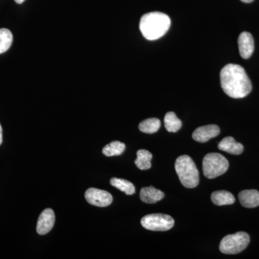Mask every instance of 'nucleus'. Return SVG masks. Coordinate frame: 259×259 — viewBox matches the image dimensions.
Listing matches in <instances>:
<instances>
[{
  "mask_svg": "<svg viewBox=\"0 0 259 259\" xmlns=\"http://www.w3.org/2000/svg\"><path fill=\"white\" fill-rule=\"evenodd\" d=\"M220 78L223 92L232 98H243L251 92L249 77L240 65H226L221 70Z\"/></svg>",
  "mask_w": 259,
  "mask_h": 259,
  "instance_id": "nucleus-1",
  "label": "nucleus"
},
{
  "mask_svg": "<svg viewBox=\"0 0 259 259\" xmlns=\"http://www.w3.org/2000/svg\"><path fill=\"white\" fill-rule=\"evenodd\" d=\"M171 26V20L168 15L160 12H152L143 15L139 28L145 38L155 40L168 32Z\"/></svg>",
  "mask_w": 259,
  "mask_h": 259,
  "instance_id": "nucleus-2",
  "label": "nucleus"
},
{
  "mask_svg": "<svg viewBox=\"0 0 259 259\" xmlns=\"http://www.w3.org/2000/svg\"><path fill=\"white\" fill-rule=\"evenodd\" d=\"M175 170L184 187L192 189L199 185V171L190 156L183 155L177 158Z\"/></svg>",
  "mask_w": 259,
  "mask_h": 259,
  "instance_id": "nucleus-3",
  "label": "nucleus"
},
{
  "mask_svg": "<svg viewBox=\"0 0 259 259\" xmlns=\"http://www.w3.org/2000/svg\"><path fill=\"white\" fill-rule=\"evenodd\" d=\"M229 168V162L222 154L209 153L206 155L202 161V170L204 177L214 179L226 173Z\"/></svg>",
  "mask_w": 259,
  "mask_h": 259,
  "instance_id": "nucleus-4",
  "label": "nucleus"
},
{
  "mask_svg": "<svg viewBox=\"0 0 259 259\" xmlns=\"http://www.w3.org/2000/svg\"><path fill=\"white\" fill-rule=\"evenodd\" d=\"M250 243V236L245 232H238L223 238L220 250L225 254H238L244 250Z\"/></svg>",
  "mask_w": 259,
  "mask_h": 259,
  "instance_id": "nucleus-5",
  "label": "nucleus"
},
{
  "mask_svg": "<svg viewBox=\"0 0 259 259\" xmlns=\"http://www.w3.org/2000/svg\"><path fill=\"white\" fill-rule=\"evenodd\" d=\"M141 226L146 229L153 231H167L175 225V220L164 214H151L141 219Z\"/></svg>",
  "mask_w": 259,
  "mask_h": 259,
  "instance_id": "nucleus-6",
  "label": "nucleus"
},
{
  "mask_svg": "<svg viewBox=\"0 0 259 259\" xmlns=\"http://www.w3.org/2000/svg\"><path fill=\"white\" fill-rule=\"evenodd\" d=\"M85 198L92 205L105 207L112 204L113 197L112 194L105 190L90 188L85 192Z\"/></svg>",
  "mask_w": 259,
  "mask_h": 259,
  "instance_id": "nucleus-7",
  "label": "nucleus"
},
{
  "mask_svg": "<svg viewBox=\"0 0 259 259\" xmlns=\"http://www.w3.org/2000/svg\"><path fill=\"white\" fill-rule=\"evenodd\" d=\"M55 213L51 209H46L42 211L37 223V233L39 235H46L52 230L55 224Z\"/></svg>",
  "mask_w": 259,
  "mask_h": 259,
  "instance_id": "nucleus-8",
  "label": "nucleus"
},
{
  "mask_svg": "<svg viewBox=\"0 0 259 259\" xmlns=\"http://www.w3.org/2000/svg\"><path fill=\"white\" fill-rule=\"evenodd\" d=\"M238 44L241 57L249 59L254 51V40L251 34L248 32H241L238 37Z\"/></svg>",
  "mask_w": 259,
  "mask_h": 259,
  "instance_id": "nucleus-9",
  "label": "nucleus"
},
{
  "mask_svg": "<svg viewBox=\"0 0 259 259\" xmlns=\"http://www.w3.org/2000/svg\"><path fill=\"white\" fill-rule=\"evenodd\" d=\"M221 130L217 125L202 126L195 130L192 134L194 141L199 143H206L213 138L217 137Z\"/></svg>",
  "mask_w": 259,
  "mask_h": 259,
  "instance_id": "nucleus-10",
  "label": "nucleus"
},
{
  "mask_svg": "<svg viewBox=\"0 0 259 259\" xmlns=\"http://www.w3.org/2000/svg\"><path fill=\"white\" fill-rule=\"evenodd\" d=\"M238 199L243 207L254 208L259 206V192L255 190L241 191L238 194Z\"/></svg>",
  "mask_w": 259,
  "mask_h": 259,
  "instance_id": "nucleus-11",
  "label": "nucleus"
},
{
  "mask_svg": "<svg viewBox=\"0 0 259 259\" xmlns=\"http://www.w3.org/2000/svg\"><path fill=\"white\" fill-rule=\"evenodd\" d=\"M165 194L153 187H144L140 192V198L145 203L154 204L161 200Z\"/></svg>",
  "mask_w": 259,
  "mask_h": 259,
  "instance_id": "nucleus-12",
  "label": "nucleus"
},
{
  "mask_svg": "<svg viewBox=\"0 0 259 259\" xmlns=\"http://www.w3.org/2000/svg\"><path fill=\"white\" fill-rule=\"evenodd\" d=\"M218 148L221 151L233 155L241 154L244 150L243 145L237 142L236 140L231 136L223 139L218 144Z\"/></svg>",
  "mask_w": 259,
  "mask_h": 259,
  "instance_id": "nucleus-13",
  "label": "nucleus"
},
{
  "mask_svg": "<svg viewBox=\"0 0 259 259\" xmlns=\"http://www.w3.org/2000/svg\"><path fill=\"white\" fill-rule=\"evenodd\" d=\"M211 200L213 203L218 206L229 205L236 202L233 194L228 191H216L211 195Z\"/></svg>",
  "mask_w": 259,
  "mask_h": 259,
  "instance_id": "nucleus-14",
  "label": "nucleus"
},
{
  "mask_svg": "<svg viewBox=\"0 0 259 259\" xmlns=\"http://www.w3.org/2000/svg\"><path fill=\"white\" fill-rule=\"evenodd\" d=\"M153 156L151 152L146 150L141 149L138 151L137 158L135 161L136 166L141 170H147L151 168V161Z\"/></svg>",
  "mask_w": 259,
  "mask_h": 259,
  "instance_id": "nucleus-15",
  "label": "nucleus"
},
{
  "mask_svg": "<svg viewBox=\"0 0 259 259\" xmlns=\"http://www.w3.org/2000/svg\"><path fill=\"white\" fill-rule=\"evenodd\" d=\"M164 125L166 131L170 133H176L182 127V121L173 112H167L164 117Z\"/></svg>",
  "mask_w": 259,
  "mask_h": 259,
  "instance_id": "nucleus-16",
  "label": "nucleus"
},
{
  "mask_svg": "<svg viewBox=\"0 0 259 259\" xmlns=\"http://www.w3.org/2000/svg\"><path fill=\"white\" fill-rule=\"evenodd\" d=\"M125 144L120 141H112L102 149V153L108 157L110 156H120L125 150Z\"/></svg>",
  "mask_w": 259,
  "mask_h": 259,
  "instance_id": "nucleus-17",
  "label": "nucleus"
},
{
  "mask_svg": "<svg viewBox=\"0 0 259 259\" xmlns=\"http://www.w3.org/2000/svg\"><path fill=\"white\" fill-rule=\"evenodd\" d=\"M161 127V121L158 118L146 119L139 124V130L145 134H152L157 132Z\"/></svg>",
  "mask_w": 259,
  "mask_h": 259,
  "instance_id": "nucleus-18",
  "label": "nucleus"
},
{
  "mask_svg": "<svg viewBox=\"0 0 259 259\" xmlns=\"http://www.w3.org/2000/svg\"><path fill=\"white\" fill-rule=\"evenodd\" d=\"M110 185L115 188L118 189L127 195H132L136 192L135 186L129 181L122 179L112 178L110 180Z\"/></svg>",
  "mask_w": 259,
  "mask_h": 259,
  "instance_id": "nucleus-19",
  "label": "nucleus"
},
{
  "mask_svg": "<svg viewBox=\"0 0 259 259\" xmlns=\"http://www.w3.org/2000/svg\"><path fill=\"white\" fill-rule=\"evenodd\" d=\"M13 36L11 31L6 28L0 29V54L6 52L13 44Z\"/></svg>",
  "mask_w": 259,
  "mask_h": 259,
  "instance_id": "nucleus-20",
  "label": "nucleus"
},
{
  "mask_svg": "<svg viewBox=\"0 0 259 259\" xmlns=\"http://www.w3.org/2000/svg\"><path fill=\"white\" fill-rule=\"evenodd\" d=\"M3 127H2L1 125H0V145L3 144Z\"/></svg>",
  "mask_w": 259,
  "mask_h": 259,
  "instance_id": "nucleus-21",
  "label": "nucleus"
},
{
  "mask_svg": "<svg viewBox=\"0 0 259 259\" xmlns=\"http://www.w3.org/2000/svg\"><path fill=\"white\" fill-rule=\"evenodd\" d=\"M15 3H18V4H22L25 0H15Z\"/></svg>",
  "mask_w": 259,
  "mask_h": 259,
  "instance_id": "nucleus-22",
  "label": "nucleus"
},
{
  "mask_svg": "<svg viewBox=\"0 0 259 259\" xmlns=\"http://www.w3.org/2000/svg\"><path fill=\"white\" fill-rule=\"evenodd\" d=\"M241 1L245 3H252V2L253 1V0H241Z\"/></svg>",
  "mask_w": 259,
  "mask_h": 259,
  "instance_id": "nucleus-23",
  "label": "nucleus"
}]
</instances>
